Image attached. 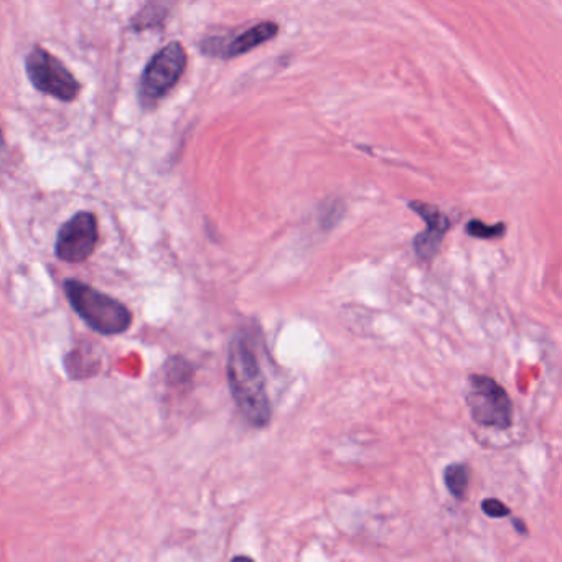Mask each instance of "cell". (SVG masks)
Here are the masks:
<instances>
[{"label":"cell","mask_w":562,"mask_h":562,"mask_svg":"<svg viewBox=\"0 0 562 562\" xmlns=\"http://www.w3.org/2000/svg\"><path fill=\"white\" fill-rule=\"evenodd\" d=\"M515 528L518 529L519 535H525V532H526L525 522L519 521V519H515Z\"/></svg>","instance_id":"5bb4252c"},{"label":"cell","mask_w":562,"mask_h":562,"mask_svg":"<svg viewBox=\"0 0 562 562\" xmlns=\"http://www.w3.org/2000/svg\"><path fill=\"white\" fill-rule=\"evenodd\" d=\"M8 160V147H5L4 136H2V131H0V167L2 164Z\"/></svg>","instance_id":"4fadbf2b"},{"label":"cell","mask_w":562,"mask_h":562,"mask_svg":"<svg viewBox=\"0 0 562 562\" xmlns=\"http://www.w3.org/2000/svg\"><path fill=\"white\" fill-rule=\"evenodd\" d=\"M443 482H446L447 490L453 498L465 499L470 483L469 467L465 463H450L443 470Z\"/></svg>","instance_id":"30bf717a"},{"label":"cell","mask_w":562,"mask_h":562,"mask_svg":"<svg viewBox=\"0 0 562 562\" xmlns=\"http://www.w3.org/2000/svg\"><path fill=\"white\" fill-rule=\"evenodd\" d=\"M472 419L479 426L493 427V429H509L513 424L512 400L502 384L483 374H472L469 378V393H467Z\"/></svg>","instance_id":"277c9868"},{"label":"cell","mask_w":562,"mask_h":562,"mask_svg":"<svg viewBox=\"0 0 562 562\" xmlns=\"http://www.w3.org/2000/svg\"><path fill=\"white\" fill-rule=\"evenodd\" d=\"M506 225L505 223H496V225H485V223L480 222V220H472V222L467 225V233L473 238L479 239H492L499 238V236L505 235Z\"/></svg>","instance_id":"8fae6325"},{"label":"cell","mask_w":562,"mask_h":562,"mask_svg":"<svg viewBox=\"0 0 562 562\" xmlns=\"http://www.w3.org/2000/svg\"><path fill=\"white\" fill-rule=\"evenodd\" d=\"M279 34V25L274 22H261L252 25L248 31L233 37L209 38L203 42L202 50L210 57L235 58L249 54L255 48L261 47L266 42L272 41Z\"/></svg>","instance_id":"52a82bcc"},{"label":"cell","mask_w":562,"mask_h":562,"mask_svg":"<svg viewBox=\"0 0 562 562\" xmlns=\"http://www.w3.org/2000/svg\"><path fill=\"white\" fill-rule=\"evenodd\" d=\"M482 509L490 518H506L509 515V508L505 503L496 498H486L482 502Z\"/></svg>","instance_id":"7c38bea8"},{"label":"cell","mask_w":562,"mask_h":562,"mask_svg":"<svg viewBox=\"0 0 562 562\" xmlns=\"http://www.w3.org/2000/svg\"><path fill=\"white\" fill-rule=\"evenodd\" d=\"M167 15H169V5L164 0H150L134 19L133 27L136 31H149V29L159 27L166 21Z\"/></svg>","instance_id":"9c48e42d"},{"label":"cell","mask_w":562,"mask_h":562,"mask_svg":"<svg viewBox=\"0 0 562 562\" xmlns=\"http://www.w3.org/2000/svg\"><path fill=\"white\" fill-rule=\"evenodd\" d=\"M226 373L233 400L243 416L259 429L268 427L272 416L271 401L258 358L245 335H236L229 344Z\"/></svg>","instance_id":"6da1fadb"},{"label":"cell","mask_w":562,"mask_h":562,"mask_svg":"<svg viewBox=\"0 0 562 562\" xmlns=\"http://www.w3.org/2000/svg\"><path fill=\"white\" fill-rule=\"evenodd\" d=\"M25 71L35 90L55 100L70 103L80 97L81 85L57 57L35 45L25 58Z\"/></svg>","instance_id":"3957f363"},{"label":"cell","mask_w":562,"mask_h":562,"mask_svg":"<svg viewBox=\"0 0 562 562\" xmlns=\"http://www.w3.org/2000/svg\"><path fill=\"white\" fill-rule=\"evenodd\" d=\"M409 209L426 223V229L414 238V251L424 261L432 259L440 251L443 238L450 229V220L436 205L424 202H411Z\"/></svg>","instance_id":"ba28073f"},{"label":"cell","mask_w":562,"mask_h":562,"mask_svg":"<svg viewBox=\"0 0 562 562\" xmlns=\"http://www.w3.org/2000/svg\"><path fill=\"white\" fill-rule=\"evenodd\" d=\"M100 239L97 216L91 212H80L71 216L58 232L55 252L61 261L80 265L87 261Z\"/></svg>","instance_id":"8992f818"},{"label":"cell","mask_w":562,"mask_h":562,"mask_svg":"<svg viewBox=\"0 0 562 562\" xmlns=\"http://www.w3.org/2000/svg\"><path fill=\"white\" fill-rule=\"evenodd\" d=\"M68 301L78 315L98 334L114 337L133 325V314L123 302L97 291L81 281L65 282Z\"/></svg>","instance_id":"7a4b0ae2"},{"label":"cell","mask_w":562,"mask_h":562,"mask_svg":"<svg viewBox=\"0 0 562 562\" xmlns=\"http://www.w3.org/2000/svg\"><path fill=\"white\" fill-rule=\"evenodd\" d=\"M187 52L182 44L172 42L154 55L140 78V98L147 103L162 100L186 74Z\"/></svg>","instance_id":"5b68a950"}]
</instances>
